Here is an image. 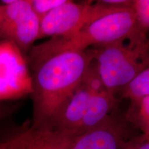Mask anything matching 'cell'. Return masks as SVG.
<instances>
[{"instance_id": "15", "label": "cell", "mask_w": 149, "mask_h": 149, "mask_svg": "<svg viewBox=\"0 0 149 149\" xmlns=\"http://www.w3.org/2000/svg\"><path fill=\"white\" fill-rule=\"evenodd\" d=\"M123 149H149V138L141 133L132 136Z\"/></svg>"}, {"instance_id": "16", "label": "cell", "mask_w": 149, "mask_h": 149, "mask_svg": "<svg viewBox=\"0 0 149 149\" xmlns=\"http://www.w3.org/2000/svg\"><path fill=\"white\" fill-rule=\"evenodd\" d=\"M24 137V131L19 134L7 139V140L0 142V149H17L20 144Z\"/></svg>"}, {"instance_id": "3", "label": "cell", "mask_w": 149, "mask_h": 149, "mask_svg": "<svg viewBox=\"0 0 149 149\" xmlns=\"http://www.w3.org/2000/svg\"><path fill=\"white\" fill-rule=\"evenodd\" d=\"M144 45L124 42L87 49L95 62L99 74L109 93H120L149 65L144 61Z\"/></svg>"}, {"instance_id": "19", "label": "cell", "mask_w": 149, "mask_h": 149, "mask_svg": "<svg viewBox=\"0 0 149 149\" xmlns=\"http://www.w3.org/2000/svg\"></svg>"}, {"instance_id": "10", "label": "cell", "mask_w": 149, "mask_h": 149, "mask_svg": "<svg viewBox=\"0 0 149 149\" xmlns=\"http://www.w3.org/2000/svg\"><path fill=\"white\" fill-rule=\"evenodd\" d=\"M130 102L126 120L149 138V95Z\"/></svg>"}, {"instance_id": "1", "label": "cell", "mask_w": 149, "mask_h": 149, "mask_svg": "<svg viewBox=\"0 0 149 149\" xmlns=\"http://www.w3.org/2000/svg\"><path fill=\"white\" fill-rule=\"evenodd\" d=\"M93 61L88 50L29 53L33 117L31 128L53 130L56 117L82 81Z\"/></svg>"}, {"instance_id": "11", "label": "cell", "mask_w": 149, "mask_h": 149, "mask_svg": "<svg viewBox=\"0 0 149 149\" xmlns=\"http://www.w3.org/2000/svg\"><path fill=\"white\" fill-rule=\"evenodd\" d=\"M122 97L130 101L149 95V66L143 70L122 91Z\"/></svg>"}, {"instance_id": "2", "label": "cell", "mask_w": 149, "mask_h": 149, "mask_svg": "<svg viewBox=\"0 0 149 149\" xmlns=\"http://www.w3.org/2000/svg\"><path fill=\"white\" fill-rule=\"evenodd\" d=\"M144 45L146 37L139 33L131 6L124 7L86 25L73 35L56 37L33 46L29 53L50 54L64 51H84L89 47L125 42Z\"/></svg>"}, {"instance_id": "8", "label": "cell", "mask_w": 149, "mask_h": 149, "mask_svg": "<svg viewBox=\"0 0 149 149\" xmlns=\"http://www.w3.org/2000/svg\"><path fill=\"white\" fill-rule=\"evenodd\" d=\"M77 133L64 130H38L30 127L17 149H70Z\"/></svg>"}, {"instance_id": "4", "label": "cell", "mask_w": 149, "mask_h": 149, "mask_svg": "<svg viewBox=\"0 0 149 149\" xmlns=\"http://www.w3.org/2000/svg\"><path fill=\"white\" fill-rule=\"evenodd\" d=\"M124 7L128 6H115L102 1L93 3L92 1L75 3L66 0L40 20L38 40L73 35L87 24Z\"/></svg>"}, {"instance_id": "14", "label": "cell", "mask_w": 149, "mask_h": 149, "mask_svg": "<svg viewBox=\"0 0 149 149\" xmlns=\"http://www.w3.org/2000/svg\"><path fill=\"white\" fill-rule=\"evenodd\" d=\"M66 0H30L31 6L40 20L48 13L66 2Z\"/></svg>"}, {"instance_id": "12", "label": "cell", "mask_w": 149, "mask_h": 149, "mask_svg": "<svg viewBox=\"0 0 149 149\" xmlns=\"http://www.w3.org/2000/svg\"><path fill=\"white\" fill-rule=\"evenodd\" d=\"M132 8L139 33L146 37L149 32V0H133Z\"/></svg>"}, {"instance_id": "7", "label": "cell", "mask_w": 149, "mask_h": 149, "mask_svg": "<svg viewBox=\"0 0 149 149\" xmlns=\"http://www.w3.org/2000/svg\"><path fill=\"white\" fill-rule=\"evenodd\" d=\"M91 95L90 91L81 83L56 117L53 130L73 132L79 135Z\"/></svg>"}, {"instance_id": "9", "label": "cell", "mask_w": 149, "mask_h": 149, "mask_svg": "<svg viewBox=\"0 0 149 149\" xmlns=\"http://www.w3.org/2000/svg\"><path fill=\"white\" fill-rule=\"evenodd\" d=\"M117 105L116 97L108 91L92 95L80 127L79 134L101 124L115 112Z\"/></svg>"}, {"instance_id": "5", "label": "cell", "mask_w": 149, "mask_h": 149, "mask_svg": "<svg viewBox=\"0 0 149 149\" xmlns=\"http://www.w3.org/2000/svg\"><path fill=\"white\" fill-rule=\"evenodd\" d=\"M40 20L30 0H4L0 3V40L29 52L38 40Z\"/></svg>"}, {"instance_id": "13", "label": "cell", "mask_w": 149, "mask_h": 149, "mask_svg": "<svg viewBox=\"0 0 149 149\" xmlns=\"http://www.w3.org/2000/svg\"><path fill=\"white\" fill-rule=\"evenodd\" d=\"M81 84L92 95L107 91L99 74L96 64L93 59L86 70Z\"/></svg>"}, {"instance_id": "17", "label": "cell", "mask_w": 149, "mask_h": 149, "mask_svg": "<svg viewBox=\"0 0 149 149\" xmlns=\"http://www.w3.org/2000/svg\"><path fill=\"white\" fill-rule=\"evenodd\" d=\"M15 109V106L0 102V122L10 117Z\"/></svg>"}, {"instance_id": "6", "label": "cell", "mask_w": 149, "mask_h": 149, "mask_svg": "<svg viewBox=\"0 0 149 149\" xmlns=\"http://www.w3.org/2000/svg\"><path fill=\"white\" fill-rule=\"evenodd\" d=\"M132 136L125 117L113 112L101 124L76 136L70 149H123Z\"/></svg>"}, {"instance_id": "18", "label": "cell", "mask_w": 149, "mask_h": 149, "mask_svg": "<svg viewBox=\"0 0 149 149\" xmlns=\"http://www.w3.org/2000/svg\"><path fill=\"white\" fill-rule=\"evenodd\" d=\"M144 61L149 65V40L146 42L144 51Z\"/></svg>"}]
</instances>
